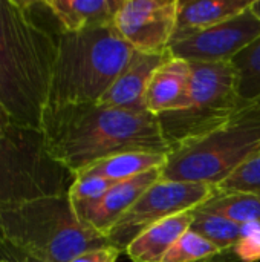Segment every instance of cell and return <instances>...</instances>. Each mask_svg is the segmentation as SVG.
I'll use <instances>...</instances> for the list:
<instances>
[{"instance_id": "cb8c5ba5", "label": "cell", "mask_w": 260, "mask_h": 262, "mask_svg": "<svg viewBox=\"0 0 260 262\" xmlns=\"http://www.w3.org/2000/svg\"><path fill=\"white\" fill-rule=\"evenodd\" d=\"M121 255V250L113 246H104L100 249L89 250L72 262H116L118 256Z\"/></svg>"}, {"instance_id": "f1b7e54d", "label": "cell", "mask_w": 260, "mask_h": 262, "mask_svg": "<svg viewBox=\"0 0 260 262\" xmlns=\"http://www.w3.org/2000/svg\"><path fill=\"white\" fill-rule=\"evenodd\" d=\"M0 262H15L14 259H8V258H0Z\"/></svg>"}, {"instance_id": "44dd1931", "label": "cell", "mask_w": 260, "mask_h": 262, "mask_svg": "<svg viewBox=\"0 0 260 262\" xmlns=\"http://www.w3.org/2000/svg\"><path fill=\"white\" fill-rule=\"evenodd\" d=\"M113 184L104 177H100L97 173L83 170L75 175V181L69 190V200L72 206H83L89 204L98 198H101Z\"/></svg>"}, {"instance_id": "6da1fadb", "label": "cell", "mask_w": 260, "mask_h": 262, "mask_svg": "<svg viewBox=\"0 0 260 262\" xmlns=\"http://www.w3.org/2000/svg\"><path fill=\"white\" fill-rule=\"evenodd\" d=\"M51 154L74 175L124 152H170L158 117L98 103L46 107L41 121Z\"/></svg>"}, {"instance_id": "7402d4cb", "label": "cell", "mask_w": 260, "mask_h": 262, "mask_svg": "<svg viewBox=\"0 0 260 262\" xmlns=\"http://www.w3.org/2000/svg\"><path fill=\"white\" fill-rule=\"evenodd\" d=\"M218 189L247 192L260 196V149L256 154H253L238 170H234Z\"/></svg>"}, {"instance_id": "83f0119b", "label": "cell", "mask_w": 260, "mask_h": 262, "mask_svg": "<svg viewBox=\"0 0 260 262\" xmlns=\"http://www.w3.org/2000/svg\"><path fill=\"white\" fill-rule=\"evenodd\" d=\"M0 250H5V238H3V230L0 227Z\"/></svg>"}, {"instance_id": "2e32d148", "label": "cell", "mask_w": 260, "mask_h": 262, "mask_svg": "<svg viewBox=\"0 0 260 262\" xmlns=\"http://www.w3.org/2000/svg\"><path fill=\"white\" fill-rule=\"evenodd\" d=\"M251 3L253 0H179L173 40L233 18Z\"/></svg>"}, {"instance_id": "8992f818", "label": "cell", "mask_w": 260, "mask_h": 262, "mask_svg": "<svg viewBox=\"0 0 260 262\" xmlns=\"http://www.w3.org/2000/svg\"><path fill=\"white\" fill-rule=\"evenodd\" d=\"M75 175L49 150L41 129L11 123L0 132V210L69 195Z\"/></svg>"}, {"instance_id": "5b68a950", "label": "cell", "mask_w": 260, "mask_h": 262, "mask_svg": "<svg viewBox=\"0 0 260 262\" xmlns=\"http://www.w3.org/2000/svg\"><path fill=\"white\" fill-rule=\"evenodd\" d=\"M259 149L260 106L253 103L215 127L175 144L161 170V180L218 189Z\"/></svg>"}, {"instance_id": "7c38bea8", "label": "cell", "mask_w": 260, "mask_h": 262, "mask_svg": "<svg viewBox=\"0 0 260 262\" xmlns=\"http://www.w3.org/2000/svg\"><path fill=\"white\" fill-rule=\"evenodd\" d=\"M170 57V52L149 54L133 51L123 72L116 77L106 94L97 101L101 106L147 112L144 97L153 72Z\"/></svg>"}, {"instance_id": "484cf974", "label": "cell", "mask_w": 260, "mask_h": 262, "mask_svg": "<svg viewBox=\"0 0 260 262\" xmlns=\"http://www.w3.org/2000/svg\"><path fill=\"white\" fill-rule=\"evenodd\" d=\"M12 121H11V118L8 117V114L0 107V132L6 127V126H9Z\"/></svg>"}, {"instance_id": "30bf717a", "label": "cell", "mask_w": 260, "mask_h": 262, "mask_svg": "<svg viewBox=\"0 0 260 262\" xmlns=\"http://www.w3.org/2000/svg\"><path fill=\"white\" fill-rule=\"evenodd\" d=\"M179 0H123L113 28L139 52L164 54L173 41Z\"/></svg>"}, {"instance_id": "9a60e30c", "label": "cell", "mask_w": 260, "mask_h": 262, "mask_svg": "<svg viewBox=\"0 0 260 262\" xmlns=\"http://www.w3.org/2000/svg\"><path fill=\"white\" fill-rule=\"evenodd\" d=\"M193 210H187L162 220L147 230H144L138 238H135L126 249V253L132 262H162L170 249L178 243V239L190 230L193 223Z\"/></svg>"}, {"instance_id": "4316f807", "label": "cell", "mask_w": 260, "mask_h": 262, "mask_svg": "<svg viewBox=\"0 0 260 262\" xmlns=\"http://www.w3.org/2000/svg\"><path fill=\"white\" fill-rule=\"evenodd\" d=\"M251 11L260 18V0H253V3H251Z\"/></svg>"}, {"instance_id": "ac0fdd59", "label": "cell", "mask_w": 260, "mask_h": 262, "mask_svg": "<svg viewBox=\"0 0 260 262\" xmlns=\"http://www.w3.org/2000/svg\"><path fill=\"white\" fill-rule=\"evenodd\" d=\"M198 209L224 216L241 227L250 223H260V196L247 192L216 189Z\"/></svg>"}, {"instance_id": "d6986e66", "label": "cell", "mask_w": 260, "mask_h": 262, "mask_svg": "<svg viewBox=\"0 0 260 262\" xmlns=\"http://www.w3.org/2000/svg\"><path fill=\"white\" fill-rule=\"evenodd\" d=\"M190 230L199 233L210 243L216 244L221 250L227 252L231 250L239 241L242 227L224 216L208 213L196 207Z\"/></svg>"}, {"instance_id": "f546056e", "label": "cell", "mask_w": 260, "mask_h": 262, "mask_svg": "<svg viewBox=\"0 0 260 262\" xmlns=\"http://www.w3.org/2000/svg\"><path fill=\"white\" fill-rule=\"evenodd\" d=\"M257 104H259V106H260V100H259V101H257Z\"/></svg>"}, {"instance_id": "ba28073f", "label": "cell", "mask_w": 260, "mask_h": 262, "mask_svg": "<svg viewBox=\"0 0 260 262\" xmlns=\"http://www.w3.org/2000/svg\"><path fill=\"white\" fill-rule=\"evenodd\" d=\"M215 187L196 183L158 180L115 223L106 238L110 246L126 252L127 246L153 224L204 204Z\"/></svg>"}, {"instance_id": "4fadbf2b", "label": "cell", "mask_w": 260, "mask_h": 262, "mask_svg": "<svg viewBox=\"0 0 260 262\" xmlns=\"http://www.w3.org/2000/svg\"><path fill=\"white\" fill-rule=\"evenodd\" d=\"M192 68L190 61L170 57L153 72L144 103L149 114L161 117L169 112L181 111L187 106Z\"/></svg>"}, {"instance_id": "52a82bcc", "label": "cell", "mask_w": 260, "mask_h": 262, "mask_svg": "<svg viewBox=\"0 0 260 262\" xmlns=\"http://www.w3.org/2000/svg\"><path fill=\"white\" fill-rule=\"evenodd\" d=\"M190 68L187 106L158 117L170 150L175 144L215 127L248 106L241 100L238 72L231 61H193Z\"/></svg>"}, {"instance_id": "7a4b0ae2", "label": "cell", "mask_w": 260, "mask_h": 262, "mask_svg": "<svg viewBox=\"0 0 260 262\" xmlns=\"http://www.w3.org/2000/svg\"><path fill=\"white\" fill-rule=\"evenodd\" d=\"M35 5L0 0V107L14 124L41 129L58 35L34 18Z\"/></svg>"}, {"instance_id": "3957f363", "label": "cell", "mask_w": 260, "mask_h": 262, "mask_svg": "<svg viewBox=\"0 0 260 262\" xmlns=\"http://www.w3.org/2000/svg\"><path fill=\"white\" fill-rule=\"evenodd\" d=\"M133 48L112 26L58 32L46 107L97 103L123 72Z\"/></svg>"}, {"instance_id": "277c9868", "label": "cell", "mask_w": 260, "mask_h": 262, "mask_svg": "<svg viewBox=\"0 0 260 262\" xmlns=\"http://www.w3.org/2000/svg\"><path fill=\"white\" fill-rule=\"evenodd\" d=\"M0 227L5 249L44 262H72L89 250L110 246L106 236L81 223L69 195L0 210Z\"/></svg>"}, {"instance_id": "e0dca14e", "label": "cell", "mask_w": 260, "mask_h": 262, "mask_svg": "<svg viewBox=\"0 0 260 262\" xmlns=\"http://www.w3.org/2000/svg\"><path fill=\"white\" fill-rule=\"evenodd\" d=\"M166 161H167V154L124 152L101 160L84 170L104 177L112 183H121L147 172L162 170Z\"/></svg>"}, {"instance_id": "5bb4252c", "label": "cell", "mask_w": 260, "mask_h": 262, "mask_svg": "<svg viewBox=\"0 0 260 262\" xmlns=\"http://www.w3.org/2000/svg\"><path fill=\"white\" fill-rule=\"evenodd\" d=\"M43 6L55 17L63 32L112 26L123 0H46Z\"/></svg>"}, {"instance_id": "8fae6325", "label": "cell", "mask_w": 260, "mask_h": 262, "mask_svg": "<svg viewBox=\"0 0 260 262\" xmlns=\"http://www.w3.org/2000/svg\"><path fill=\"white\" fill-rule=\"evenodd\" d=\"M161 178V170H153L135 177L127 181L113 184L101 198L83 204L74 206L78 218L87 227L101 233L103 236L115 226V223L133 206V203L158 180Z\"/></svg>"}, {"instance_id": "d4e9b609", "label": "cell", "mask_w": 260, "mask_h": 262, "mask_svg": "<svg viewBox=\"0 0 260 262\" xmlns=\"http://www.w3.org/2000/svg\"><path fill=\"white\" fill-rule=\"evenodd\" d=\"M5 250H8V249H5ZM12 256H15V262H44V261H40V259H37V258H32V256H28V255H20V253H15V252H12Z\"/></svg>"}, {"instance_id": "ffe728a7", "label": "cell", "mask_w": 260, "mask_h": 262, "mask_svg": "<svg viewBox=\"0 0 260 262\" xmlns=\"http://www.w3.org/2000/svg\"><path fill=\"white\" fill-rule=\"evenodd\" d=\"M238 72L239 95L245 104L260 100V37L231 60Z\"/></svg>"}, {"instance_id": "603a6c76", "label": "cell", "mask_w": 260, "mask_h": 262, "mask_svg": "<svg viewBox=\"0 0 260 262\" xmlns=\"http://www.w3.org/2000/svg\"><path fill=\"white\" fill-rule=\"evenodd\" d=\"M228 252L236 262H259L260 223H250L242 226L239 241Z\"/></svg>"}, {"instance_id": "9c48e42d", "label": "cell", "mask_w": 260, "mask_h": 262, "mask_svg": "<svg viewBox=\"0 0 260 262\" xmlns=\"http://www.w3.org/2000/svg\"><path fill=\"white\" fill-rule=\"evenodd\" d=\"M260 37V18L251 6L239 15L187 37L175 38L169 48L172 57L190 63L231 61Z\"/></svg>"}]
</instances>
